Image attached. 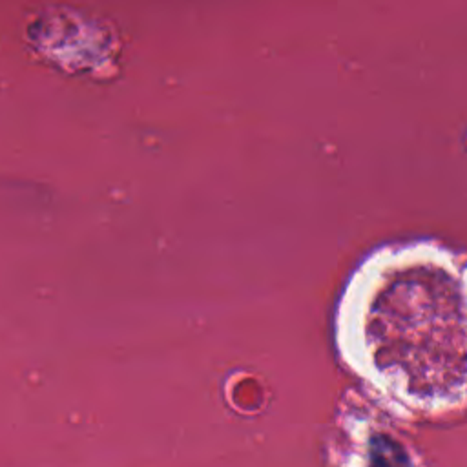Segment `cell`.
<instances>
[{"mask_svg":"<svg viewBox=\"0 0 467 467\" xmlns=\"http://www.w3.org/2000/svg\"><path fill=\"white\" fill-rule=\"evenodd\" d=\"M336 347L343 363L401 414L460 410L467 389L463 255L432 239L367 254L339 296Z\"/></svg>","mask_w":467,"mask_h":467,"instance_id":"1","label":"cell"}]
</instances>
